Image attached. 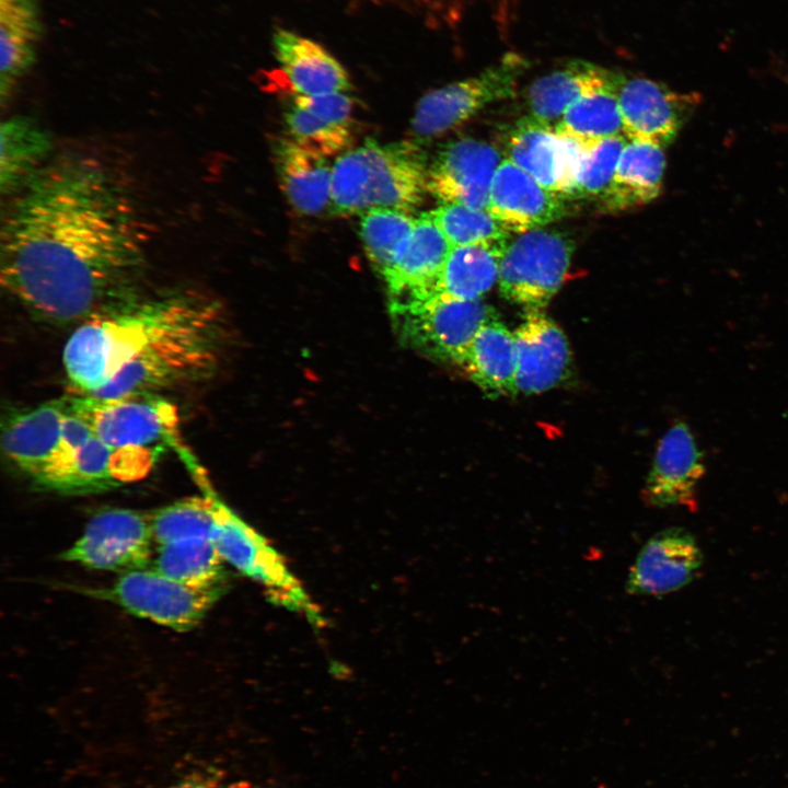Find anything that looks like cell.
Wrapping results in <instances>:
<instances>
[{
  "instance_id": "8",
  "label": "cell",
  "mask_w": 788,
  "mask_h": 788,
  "mask_svg": "<svg viewBox=\"0 0 788 788\" xmlns=\"http://www.w3.org/2000/svg\"><path fill=\"white\" fill-rule=\"evenodd\" d=\"M572 253V241L558 231L538 228L521 233L500 260L501 294L525 309L544 308L563 285Z\"/></svg>"
},
{
  "instance_id": "17",
  "label": "cell",
  "mask_w": 788,
  "mask_h": 788,
  "mask_svg": "<svg viewBox=\"0 0 788 788\" xmlns=\"http://www.w3.org/2000/svg\"><path fill=\"white\" fill-rule=\"evenodd\" d=\"M704 563L696 538L685 529L669 528L656 533L633 564L626 591L633 595H664L698 575Z\"/></svg>"
},
{
  "instance_id": "38",
  "label": "cell",
  "mask_w": 788,
  "mask_h": 788,
  "mask_svg": "<svg viewBox=\"0 0 788 788\" xmlns=\"http://www.w3.org/2000/svg\"><path fill=\"white\" fill-rule=\"evenodd\" d=\"M291 95V103L312 115L337 125L349 126L354 101L346 93H331L316 96Z\"/></svg>"
},
{
  "instance_id": "39",
  "label": "cell",
  "mask_w": 788,
  "mask_h": 788,
  "mask_svg": "<svg viewBox=\"0 0 788 788\" xmlns=\"http://www.w3.org/2000/svg\"><path fill=\"white\" fill-rule=\"evenodd\" d=\"M170 788H257L252 783L234 779V778H221L215 776H189L184 780H181Z\"/></svg>"
},
{
  "instance_id": "1",
  "label": "cell",
  "mask_w": 788,
  "mask_h": 788,
  "mask_svg": "<svg viewBox=\"0 0 788 788\" xmlns=\"http://www.w3.org/2000/svg\"><path fill=\"white\" fill-rule=\"evenodd\" d=\"M147 237L124 183L69 153L14 193L1 229V283L34 316L82 323L138 294Z\"/></svg>"
},
{
  "instance_id": "36",
  "label": "cell",
  "mask_w": 788,
  "mask_h": 788,
  "mask_svg": "<svg viewBox=\"0 0 788 788\" xmlns=\"http://www.w3.org/2000/svg\"><path fill=\"white\" fill-rule=\"evenodd\" d=\"M367 160L363 147L344 152L332 166L331 209L337 215L364 211Z\"/></svg>"
},
{
  "instance_id": "37",
  "label": "cell",
  "mask_w": 788,
  "mask_h": 788,
  "mask_svg": "<svg viewBox=\"0 0 788 788\" xmlns=\"http://www.w3.org/2000/svg\"><path fill=\"white\" fill-rule=\"evenodd\" d=\"M627 137L619 135L586 149L572 197H603L607 190Z\"/></svg>"
},
{
  "instance_id": "21",
  "label": "cell",
  "mask_w": 788,
  "mask_h": 788,
  "mask_svg": "<svg viewBox=\"0 0 788 788\" xmlns=\"http://www.w3.org/2000/svg\"><path fill=\"white\" fill-rule=\"evenodd\" d=\"M273 46L290 94L316 96L346 93L350 89L345 68L314 40L278 30L273 36Z\"/></svg>"
},
{
  "instance_id": "24",
  "label": "cell",
  "mask_w": 788,
  "mask_h": 788,
  "mask_svg": "<svg viewBox=\"0 0 788 788\" xmlns=\"http://www.w3.org/2000/svg\"><path fill=\"white\" fill-rule=\"evenodd\" d=\"M665 169L663 148L629 140L619 158L613 179L601 198L606 210H625L659 196Z\"/></svg>"
},
{
  "instance_id": "31",
  "label": "cell",
  "mask_w": 788,
  "mask_h": 788,
  "mask_svg": "<svg viewBox=\"0 0 788 788\" xmlns=\"http://www.w3.org/2000/svg\"><path fill=\"white\" fill-rule=\"evenodd\" d=\"M587 94L570 105L554 128L588 149L604 139L624 135L616 83Z\"/></svg>"
},
{
  "instance_id": "4",
  "label": "cell",
  "mask_w": 788,
  "mask_h": 788,
  "mask_svg": "<svg viewBox=\"0 0 788 788\" xmlns=\"http://www.w3.org/2000/svg\"><path fill=\"white\" fill-rule=\"evenodd\" d=\"M200 489L207 495L213 519V541L221 557L247 578L259 583L270 601L304 616L315 627L325 619L320 607L289 569L281 554L254 528L234 513L197 471Z\"/></svg>"
},
{
  "instance_id": "13",
  "label": "cell",
  "mask_w": 788,
  "mask_h": 788,
  "mask_svg": "<svg viewBox=\"0 0 788 788\" xmlns=\"http://www.w3.org/2000/svg\"><path fill=\"white\" fill-rule=\"evenodd\" d=\"M503 159L490 143L465 138L443 148L427 172V192L442 204L487 209L495 173Z\"/></svg>"
},
{
  "instance_id": "34",
  "label": "cell",
  "mask_w": 788,
  "mask_h": 788,
  "mask_svg": "<svg viewBox=\"0 0 788 788\" xmlns=\"http://www.w3.org/2000/svg\"><path fill=\"white\" fill-rule=\"evenodd\" d=\"M153 540L159 545L192 537H212L213 519L209 498L193 496L150 513Z\"/></svg>"
},
{
  "instance_id": "14",
  "label": "cell",
  "mask_w": 788,
  "mask_h": 788,
  "mask_svg": "<svg viewBox=\"0 0 788 788\" xmlns=\"http://www.w3.org/2000/svg\"><path fill=\"white\" fill-rule=\"evenodd\" d=\"M364 211L392 208L409 211L427 192L428 166L421 149L410 141L380 144L367 140Z\"/></svg>"
},
{
  "instance_id": "5",
  "label": "cell",
  "mask_w": 788,
  "mask_h": 788,
  "mask_svg": "<svg viewBox=\"0 0 788 788\" xmlns=\"http://www.w3.org/2000/svg\"><path fill=\"white\" fill-rule=\"evenodd\" d=\"M390 314L406 345L460 366L478 331L498 317L482 299L454 300L427 289L390 296Z\"/></svg>"
},
{
  "instance_id": "2",
  "label": "cell",
  "mask_w": 788,
  "mask_h": 788,
  "mask_svg": "<svg viewBox=\"0 0 788 788\" xmlns=\"http://www.w3.org/2000/svg\"><path fill=\"white\" fill-rule=\"evenodd\" d=\"M219 306L199 292L140 294L80 323L68 338L62 362L76 393L102 389L126 363L162 336Z\"/></svg>"
},
{
  "instance_id": "12",
  "label": "cell",
  "mask_w": 788,
  "mask_h": 788,
  "mask_svg": "<svg viewBox=\"0 0 788 788\" xmlns=\"http://www.w3.org/2000/svg\"><path fill=\"white\" fill-rule=\"evenodd\" d=\"M616 95L624 135L660 147L671 143L702 102L698 92H677L645 77H618Z\"/></svg>"
},
{
  "instance_id": "19",
  "label": "cell",
  "mask_w": 788,
  "mask_h": 788,
  "mask_svg": "<svg viewBox=\"0 0 788 788\" xmlns=\"http://www.w3.org/2000/svg\"><path fill=\"white\" fill-rule=\"evenodd\" d=\"M68 413L67 395L8 413L1 425V445L8 461L36 478L60 445Z\"/></svg>"
},
{
  "instance_id": "23",
  "label": "cell",
  "mask_w": 788,
  "mask_h": 788,
  "mask_svg": "<svg viewBox=\"0 0 788 788\" xmlns=\"http://www.w3.org/2000/svg\"><path fill=\"white\" fill-rule=\"evenodd\" d=\"M43 34L36 0H0V96L4 102L36 60Z\"/></svg>"
},
{
  "instance_id": "16",
  "label": "cell",
  "mask_w": 788,
  "mask_h": 788,
  "mask_svg": "<svg viewBox=\"0 0 788 788\" xmlns=\"http://www.w3.org/2000/svg\"><path fill=\"white\" fill-rule=\"evenodd\" d=\"M705 472V456L692 429L685 421H676L658 443L642 498L651 507L694 509Z\"/></svg>"
},
{
  "instance_id": "18",
  "label": "cell",
  "mask_w": 788,
  "mask_h": 788,
  "mask_svg": "<svg viewBox=\"0 0 788 788\" xmlns=\"http://www.w3.org/2000/svg\"><path fill=\"white\" fill-rule=\"evenodd\" d=\"M564 200L506 158L493 178L486 210L510 233L521 234L565 216Z\"/></svg>"
},
{
  "instance_id": "6",
  "label": "cell",
  "mask_w": 788,
  "mask_h": 788,
  "mask_svg": "<svg viewBox=\"0 0 788 788\" xmlns=\"http://www.w3.org/2000/svg\"><path fill=\"white\" fill-rule=\"evenodd\" d=\"M69 410L91 427L94 436L116 449H147L174 440L175 406L159 394L97 397L67 395Z\"/></svg>"
},
{
  "instance_id": "7",
  "label": "cell",
  "mask_w": 788,
  "mask_h": 788,
  "mask_svg": "<svg viewBox=\"0 0 788 788\" xmlns=\"http://www.w3.org/2000/svg\"><path fill=\"white\" fill-rule=\"evenodd\" d=\"M528 65L521 55L508 53L476 76L428 92L416 106L413 135L419 139L441 136L487 105L513 96Z\"/></svg>"
},
{
  "instance_id": "35",
  "label": "cell",
  "mask_w": 788,
  "mask_h": 788,
  "mask_svg": "<svg viewBox=\"0 0 788 788\" xmlns=\"http://www.w3.org/2000/svg\"><path fill=\"white\" fill-rule=\"evenodd\" d=\"M283 118L288 139L321 157L335 155L351 143L350 126L325 121L292 103L285 111Z\"/></svg>"
},
{
  "instance_id": "11",
  "label": "cell",
  "mask_w": 788,
  "mask_h": 788,
  "mask_svg": "<svg viewBox=\"0 0 788 788\" xmlns=\"http://www.w3.org/2000/svg\"><path fill=\"white\" fill-rule=\"evenodd\" d=\"M153 540L150 513L114 508L96 513L61 558L120 573L147 568Z\"/></svg>"
},
{
  "instance_id": "9",
  "label": "cell",
  "mask_w": 788,
  "mask_h": 788,
  "mask_svg": "<svg viewBox=\"0 0 788 788\" xmlns=\"http://www.w3.org/2000/svg\"><path fill=\"white\" fill-rule=\"evenodd\" d=\"M223 590L196 589L155 569L142 568L120 573L111 588L97 593L130 614L187 631L201 622Z\"/></svg>"
},
{
  "instance_id": "28",
  "label": "cell",
  "mask_w": 788,
  "mask_h": 788,
  "mask_svg": "<svg viewBox=\"0 0 788 788\" xmlns=\"http://www.w3.org/2000/svg\"><path fill=\"white\" fill-rule=\"evenodd\" d=\"M0 186L14 194L44 165L53 143L50 136L34 119L13 116L1 123Z\"/></svg>"
},
{
  "instance_id": "25",
  "label": "cell",
  "mask_w": 788,
  "mask_h": 788,
  "mask_svg": "<svg viewBox=\"0 0 788 788\" xmlns=\"http://www.w3.org/2000/svg\"><path fill=\"white\" fill-rule=\"evenodd\" d=\"M517 345L499 317L487 322L474 337L461 366L489 397L517 394Z\"/></svg>"
},
{
  "instance_id": "22",
  "label": "cell",
  "mask_w": 788,
  "mask_h": 788,
  "mask_svg": "<svg viewBox=\"0 0 788 788\" xmlns=\"http://www.w3.org/2000/svg\"><path fill=\"white\" fill-rule=\"evenodd\" d=\"M617 73L587 61H569L534 80L526 89L529 116L555 128L567 108L582 96L615 83Z\"/></svg>"
},
{
  "instance_id": "33",
  "label": "cell",
  "mask_w": 788,
  "mask_h": 788,
  "mask_svg": "<svg viewBox=\"0 0 788 788\" xmlns=\"http://www.w3.org/2000/svg\"><path fill=\"white\" fill-rule=\"evenodd\" d=\"M452 247L484 246L506 251L510 232L487 210L459 204H441L430 211Z\"/></svg>"
},
{
  "instance_id": "30",
  "label": "cell",
  "mask_w": 788,
  "mask_h": 788,
  "mask_svg": "<svg viewBox=\"0 0 788 788\" xmlns=\"http://www.w3.org/2000/svg\"><path fill=\"white\" fill-rule=\"evenodd\" d=\"M212 537H192L159 545L154 568L196 589L225 587V571Z\"/></svg>"
},
{
  "instance_id": "10",
  "label": "cell",
  "mask_w": 788,
  "mask_h": 788,
  "mask_svg": "<svg viewBox=\"0 0 788 788\" xmlns=\"http://www.w3.org/2000/svg\"><path fill=\"white\" fill-rule=\"evenodd\" d=\"M152 464L147 449H116L93 436L74 451H57L33 480L65 495L104 491L143 477Z\"/></svg>"
},
{
  "instance_id": "26",
  "label": "cell",
  "mask_w": 788,
  "mask_h": 788,
  "mask_svg": "<svg viewBox=\"0 0 788 788\" xmlns=\"http://www.w3.org/2000/svg\"><path fill=\"white\" fill-rule=\"evenodd\" d=\"M452 246L430 212L415 219L413 232L393 267L383 276L390 296L429 287Z\"/></svg>"
},
{
  "instance_id": "29",
  "label": "cell",
  "mask_w": 788,
  "mask_h": 788,
  "mask_svg": "<svg viewBox=\"0 0 788 788\" xmlns=\"http://www.w3.org/2000/svg\"><path fill=\"white\" fill-rule=\"evenodd\" d=\"M505 251L484 246L452 247L434 281L427 288L454 300H476L498 280Z\"/></svg>"
},
{
  "instance_id": "32",
  "label": "cell",
  "mask_w": 788,
  "mask_h": 788,
  "mask_svg": "<svg viewBox=\"0 0 788 788\" xmlns=\"http://www.w3.org/2000/svg\"><path fill=\"white\" fill-rule=\"evenodd\" d=\"M415 219L407 211L392 208H371L361 213V240L370 262L382 277L402 254Z\"/></svg>"
},
{
  "instance_id": "3",
  "label": "cell",
  "mask_w": 788,
  "mask_h": 788,
  "mask_svg": "<svg viewBox=\"0 0 788 788\" xmlns=\"http://www.w3.org/2000/svg\"><path fill=\"white\" fill-rule=\"evenodd\" d=\"M227 337L221 306L162 336L91 395L158 394L202 381L218 368Z\"/></svg>"
},
{
  "instance_id": "27",
  "label": "cell",
  "mask_w": 788,
  "mask_h": 788,
  "mask_svg": "<svg viewBox=\"0 0 788 788\" xmlns=\"http://www.w3.org/2000/svg\"><path fill=\"white\" fill-rule=\"evenodd\" d=\"M275 162L281 188L298 211L315 215L329 205L332 167L324 157L287 138L278 141Z\"/></svg>"
},
{
  "instance_id": "20",
  "label": "cell",
  "mask_w": 788,
  "mask_h": 788,
  "mask_svg": "<svg viewBox=\"0 0 788 788\" xmlns=\"http://www.w3.org/2000/svg\"><path fill=\"white\" fill-rule=\"evenodd\" d=\"M514 337L517 393L545 392L566 378L570 362L568 340L542 309H526Z\"/></svg>"
},
{
  "instance_id": "15",
  "label": "cell",
  "mask_w": 788,
  "mask_h": 788,
  "mask_svg": "<svg viewBox=\"0 0 788 788\" xmlns=\"http://www.w3.org/2000/svg\"><path fill=\"white\" fill-rule=\"evenodd\" d=\"M586 149L572 139L530 116L511 130L507 159L545 188L564 197L572 195Z\"/></svg>"
}]
</instances>
